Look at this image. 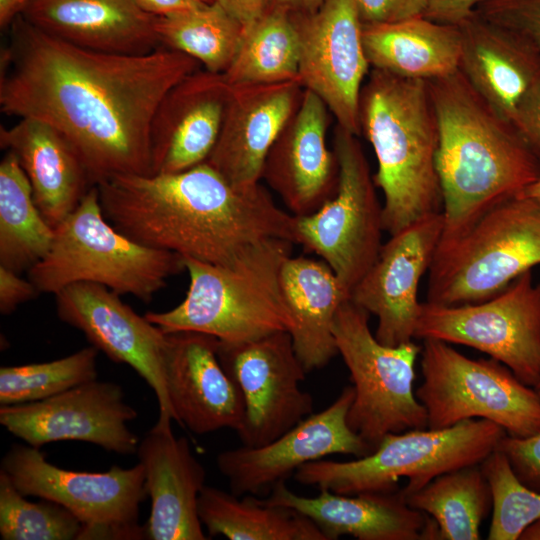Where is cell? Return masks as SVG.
Here are the masks:
<instances>
[{
    "instance_id": "29",
    "label": "cell",
    "mask_w": 540,
    "mask_h": 540,
    "mask_svg": "<svg viewBox=\"0 0 540 540\" xmlns=\"http://www.w3.org/2000/svg\"><path fill=\"white\" fill-rule=\"evenodd\" d=\"M280 287L300 362L307 373L323 368L338 354L334 319L350 292L323 260L292 255L282 265Z\"/></svg>"
},
{
    "instance_id": "38",
    "label": "cell",
    "mask_w": 540,
    "mask_h": 540,
    "mask_svg": "<svg viewBox=\"0 0 540 540\" xmlns=\"http://www.w3.org/2000/svg\"><path fill=\"white\" fill-rule=\"evenodd\" d=\"M492 492L489 540H517L540 519V492L524 485L506 456L494 450L481 464Z\"/></svg>"
},
{
    "instance_id": "22",
    "label": "cell",
    "mask_w": 540,
    "mask_h": 540,
    "mask_svg": "<svg viewBox=\"0 0 540 540\" xmlns=\"http://www.w3.org/2000/svg\"><path fill=\"white\" fill-rule=\"evenodd\" d=\"M299 79L231 86L218 140L205 162L236 186L257 184L266 157L297 109Z\"/></svg>"
},
{
    "instance_id": "41",
    "label": "cell",
    "mask_w": 540,
    "mask_h": 540,
    "mask_svg": "<svg viewBox=\"0 0 540 540\" xmlns=\"http://www.w3.org/2000/svg\"><path fill=\"white\" fill-rule=\"evenodd\" d=\"M363 24L392 23L422 16L429 0H354Z\"/></svg>"
},
{
    "instance_id": "45",
    "label": "cell",
    "mask_w": 540,
    "mask_h": 540,
    "mask_svg": "<svg viewBox=\"0 0 540 540\" xmlns=\"http://www.w3.org/2000/svg\"><path fill=\"white\" fill-rule=\"evenodd\" d=\"M242 26L244 31L265 12L268 0H216Z\"/></svg>"
},
{
    "instance_id": "24",
    "label": "cell",
    "mask_w": 540,
    "mask_h": 540,
    "mask_svg": "<svg viewBox=\"0 0 540 540\" xmlns=\"http://www.w3.org/2000/svg\"><path fill=\"white\" fill-rule=\"evenodd\" d=\"M172 423L156 424L140 440L137 454L145 471L151 513L144 525L149 540H206L198 500L206 471Z\"/></svg>"
},
{
    "instance_id": "18",
    "label": "cell",
    "mask_w": 540,
    "mask_h": 540,
    "mask_svg": "<svg viewBox=\"0 0 540 540\" xmlns=\"http://www.w3.org/2000/svg\"><path fill=\"white\" fill-rule=\"evenodd\" d=\"M354 396L353 386H346L327 408L310 414L275 440L219 453L216 464L231 492L237 496L261 494L304 464L333 454L356 458L371 454L372 448L347 423Z\"/></svg>"
},
{
    "instance_id": "12",
    "label": "cell",
    "mask_w": 540,
    "mask_h": 540,
    "mask_svg": "<svg viewBox=\"0 0 540 540\" xmlns=\"http://www.w3.org/2000/svg\"><path fill=\"white\" fill-rule=\"evenodd\" d=\"M335 194L315 212L295 217V239L317 254L350 292L378 258L382 247V206L357 136L337 125Z\"/></svg>"
},
{
    "instance_id": "48",
    "label": "cell",
    "mask_w": 540,
    "mask_h": 540,
    "mask_svg": "<svg viewBox=\"0 0 540 540\" xmlns=\"http://www.w3.org/2000/svg\"><path fill=\"white\" fill-rule=\"evenodd\" d=\"M29 0H0V25L6 27L20 16Z\"/></svg>"
},
{
    "instance_id": "11",
    "label": "cell",
    "mask_w": 540,
    "mask_h": 540,
    "mask_svg": "<svg viewBox=\"0 0 540 540\" xmlns=\"http://www.w3.org/2000/svg\"><path fill=\"white\" fill-rule=\"evenodd\" d=\"M0 471L24 496L50 500L72 512L83 526L80 540L146 539L144 526L138 524L147 496L140 462L105 472L73 471L48 462L39 448L13 444Z\"/></svg>"
},
{
    "instance_id": "31",
    "label": "cell",
    "mask_w": 540,
    "mask_h": 540,
    "mask_svg": "<svg viewBox=\"0 0 540 540\" xmlns=\"http://www.w3.org/2000/svg\"><path fill=\"white\" fill-rule=\"evenodd\" d=\"M198 514L211 537L230 540H328L321 529L297 511L205 485Z\"/></svg>"
},
{
    "instance_id": "1",
    "label": "cell",
    "mask_w": 540,
    "mask_h": 540,
    "mask_svg": "<svg viewBox=\"0 0 540 540\" xmlns=\"http://www.w3.org/2000/svg\"><path fill=\"white\" fill-rule=\"evenodd\" d=\"M2 52L1 111L43 121L60 132L91 183L153 174L151 129L163 98L197 70L192 57L158 47L143 54L82 48L22 15Z\"/></svg>"
},
{
    "instance_id": "47",
    "label": "cell",
    "mask_w": 540,
    "mask_h": 540,
    "mask_svg": "<svg viewBox=\"0 0 540 540\" xmlns=\"http://www.w3.org/2000/svg\"><path fill=\"white\" fill-rule=\"evenodd\" d=\"M323 0H268L267 7L283 9L290 14H309L315 12Z\"/></svg>"
},
{
    "instance_id": "3",
    "label": "cell",
    "mask_w": 540,
    "mask_h": 540,
    "mask_svg": "<svg viewBox=\"0 0 540 540\" xmlns=\"http://www.w3.org/2000/svg\"><path fill=\"white\" fill-rule=\"evenodd\" d=\"M436 112V157L444 218L441 239L463 232L494 204L540 178V160L458 69L428 80Z\"/></svg>"
},
{
    "instance_id": "6",
    "label": "cell",
    "mask_w": 540,
    "mask_h": 540,
    "mask_svg": "<svg viewBox=\"0 0 540 540\" xmlns=\"http://www.w3.org/2000/svg\"><path fill=\"white\" fill-rule=\"evenodd\" d=\"M54 231L50 250L28 271L39 293L55 295L87 282L148 303L168 278L185 270L180 255L139 244L109 223L96 185Z\"/></svg>"
},
{
    "instance_id": "35",
    "label": "cell",
    "mask_w": 540,
    "mask_h": 540,
    "mask_svg": "<svg viewBox=\"0 0 540 540\" xmlns=\"http://www.w3.org/2000/svg\"><path fill=\"white\" fill-rule=\"evenodd\" d=\"M155 30L165 47L192 57L214 73L227 70L244 32L216 1L185 13L156 17Z\"/></svg>"
},
{
    "instance_id": "2",
    "label": "cell",
    "mask_w": 540,
    "mask_h": 540,
    "mask_svg": "<svg viewBox=\"0 0 540 540\" xmlns=\"http://www.w3.org/2000/svg\"><path fill=\"white\" fill-rule=\"evenodd\" d=\"M96 186L118 231L182 258L228 266L267 239L296 244L295 216L260 182L233 185L207 162L177 173L116 175Z\"/></svg>"
},
{
    "instance_id": "15",
    "label": "cell",
    "mask_w": 540,
    "mask_h": 540,
    "mask_svg": "<svg viewBox=\"0 0 540 540\" xmlns=\"http://www.w3.org/2000/svg\"><path fill=\"white\" fill-rule=\"evenodd\" d=\"M293 18L302 86L322 99L337 125L360 135V95L370 64L355 1L323 0L315 12Z\"/></svg>"
},
{
    "instance_id": "52",
    "label": "cell",
    "mask_w": 540,
    "mask_h": 540,
    "mask_svg": "<svg viewBox=\"0 0 540 540\" xmlns=\"http://www.w3.org/2000/svg\"><path fill=\"white\" fill-rule=\"evenodd\" d=\"M537 388H540V386H539V387H537Z\"/></svg>"
},
{
    "instance_id": "51",
    "label": "cell",
    "mask_w": 540,
    "mask_h": 540,
    "mask_svg": "<svg viewBox=\"0 0 540 540\" xmlns=\"http://www.w3.org/2000/svg\"><path fill=\"white\" fill-rule=\"evenodd\" d=\"M201 1L207 4H211V3H214L216 0H201Z\"/></svg>"
},
{
    "instance_id": "49",
    "label": "cell",
    "mask_w": 540,
    "mask_h": 540,
    "mask_svg": "<svg viewBox=\"0 0 540 540\" xmlns=\"http://www.w3.org/2000/svg\"><path fill=\"white\" fill-rule=\"evenodd\" d=\"M519 540H540V519L529 525L522 532Z\"/></svg>"
},
{
    "instance_id": "17",
    "label": "cell",
    "mask_w": 540,
    "mask_h": 540,
    "mask_svg": "<svg viewBox=\"0 0 540 540\" xmlns=\"http://www.w3.org/2000/svg\"><path fill=\"white\" fill-rule=\"evenodd\" d=\"M55 297L59 319L84 333L92 346L112 361L133 368L155 393L157 421L172 423L174 415L165 382L168 334L103 285L74 283Z\"/></svg>"
},
{
    "instance_id": "5",
    "label": "cell",
    "mask_w": 540,
    "mask_h": 540,
    "mask_svg": "<svg viewBox=\"0 0 540 540\" xmlns=\"http://www.w3.org/2000/svg\"><path fill=\"white\" fill-rule=\"evenodd\" d=\"M293 244L267 239L228 266L183 258L189 275L183 301L168 311L144 316L166 333L198 332L224 342L289 332L292 319L282 296L280 273Z\"/></svg>"
},
{
    "instance_id": "20",
    "label": "cell",
    "mask_w": 540,
    "mask_h": 540,
    "mask_svg": "<svg viewBox=\"0 0 540 540\" xmlns=\"http://www.w3.org/2000/svg\"><path fill=\"white\" fill-rule=\"evenodd\" d=\"M328 112L322 99L305 89L265 160L262 178L295 217L315 212L336 192L338 162L327 146Z\"/></svg>"
},
{
    "instance_id": "39",
    "label": "cell",
    "mask_w": 540,
    "mask_h": 540,
    "mask_svg": "<svg viewBox=\"0 0 540 540\" xmlns=\"http://www.w3.org/2000/svg\"><path fill=\"white\" fill-rule=\"evenodd\" d=\"M474 11L520 35L540 51V0H483Z\"/></svg>"
},
{
    "instance_id": "30",
    "label": "cell",
    "mask_w": 540,
    "mask_h": 540,
    "mask_svg": "<svg viewBox=\"0 0 540 540\" xmlns=\"http://www.w3.org/2000/svg\"><path fill=\"white\" fill-rule=\"evenodd\" d=\"M363 46L375 69L402 77L431 80L459 69L458 25L416 16L392 23L363 24Z\"/></svg>"
},
{
    "instance_id": "9",
    "label": "cell",
    "mask_w": 540,
    "mask_h": 540,
    "mask_svg": "<svg viewBox=\"0 0 540 540\" xmlns=\"http://www.w3.org/2000/svg\"><path fill=\"white\" fill-rule=\"evenodd\" d=\"M369 313L351 298L337 310L333 334L355 391L347 413L351 430L374 451L385 435L426 429L427 412L413 384L421 346L380 343L369 327Z\"/></svg>"
},
{
    "instance_id": "37",
    "label": "cell",
    "mask_w": 540,
    "mask_h": 540,
    "mask_svg": "<svg viewBox=\"0 0 540 540\" xmlns=\"http://www.w3.org/2000/svg\"><path fill=\"white\" fill-rule=\"evenodd\" d=\"M0 471V535L3 540H80L82 523L50 500H26Z\"/></svg>"
},
{
    "instance_id": "8",
    "label": "cell",
    "mask_w": 540,
    "mask_h": 540,
    "mask_svg": "<svg viewBox=\"0 0 540 540\" xmlns=\"http://www.w3.org/2000/svg\"><path fill=\"white\" fill-rule=\"evenodd\" d=\"M540 264V202L516 195L484 211L463 232L440 239L428 270L427 302L488 300Z\"/></svg>"
},
{
    "instance_id": "36",
    "label": "cell",
    "mask_w": 540,
    "mask_h": 540,
    "mask_svg": "<svg viewBox=\"0 0 540 540\" xmlns=\"http://www.w3.org/2000/svg\"><path fill=\"white\" fill-rule=\"evenodd\" d=\"M98 352L91 345L48 362L1 367V406L41 401L97 379Z\"/></svg>"
},
{
    "instance_id": "43",
    "label": "cell",
    "mask_w": 540,
    "mask_h": 540,
    "mask_svg": "<svg viewBox=\"0 0 540 540\" xmlns=\"http://www.w3.org/2000/svg\"><path fill=\"white\" fill-rule=\"evenodd\" d=\"M37 288L30 280L19 273L0 265V312L11 314L16 308L38 294Z\"/></svg>"
},
{
    "instance_id": "28",
    "label": "cell",
    "mask_w": 540,
    "mask_h": 540,
    "mask_svg": "<svg viewBox=\"0 0 540 540\" xmlns=\"http://www.w3.org/2000/svg\"><path fill=\"white\" fill-rule=\"evenodd\" d=\"M0 145L17 157L45 220L56 228L94 186L68 140L49 124L19 118L0 128Z\"/></svg>"
},
{
    "instance_id": "33",
    "label": "cell",
    "mask_w": 540,
    "mask_h": 540,
    "mask_svg": "<svg viewBox=\"0 0 540 540\" xmlns=\"http://www.w3.org/2000/svg\"><path fill=\"white\" fill-rule=\"evenodd\" d=\"M404 497L411 508L432 517L440 540L480 539L481 523L493 504L480 464L441 474Z\"/></svg>"
},
{
    "instance_id": "4",
    "label": "cell",
    "mask_w": 540,
    "mask_h": 540,
    "mask_svg": "<svg viewBox=\"0 0 540 540\" xmlns=\"http://www.w3.org/2000/svg\"><path fill=\"white\" fill-rule=\"evenodd\" d=\"M360 125L376 159L390 236L443 209L436 157L439 130L428 80L373 68L360 95Z\"/></svg>"
},
{
    "instance_id": "7",
    "label": "cell",
    "mask_w": 540,
    "mask_h": 540,
    "mask_svg": "<svg viewBox=\"0 0 540 540\" xmlns=\"http://www.w3.org/2000/svg\"><path fill=\"white\" fill-rule=\"evenodd\" d=\"M506 435L498 424L468 419L444 429H412L384 436L369 455L351 461L320 459L304 464L295 480L318 489L353 495L394 492L408 479L403 495L416 492L437 476L481 464Z\"/></svg>"
},
{
    "instance_id": "16",
    "label": "cell",
    "mask_w": 540,
    "mask_h": 540,
    "mask_svg": "<svg viewBox=\"0 0 540 540\" xmlns=\"http://www.w3.org/2000/svg\"><path fill=\"white\" fill-rule=\"evenodd\" d=\"M137 418L120 385L97 379L31 403L4 405L0 424L28 445L57 441L95 444L121 455L137 452L139 439L127 423Z\"/></svg>"
},
{
    "instance_id": "50",
    "label": "cell",
    "mask_w": 540,
    "mask_h": 540,
    "mask_svg": "<svg viewBox=\"0 0 540 540\" xmlns=\"http://www.w3.org/2000/svg\"><path fill=\"white\" fill-rule=\"evenodd\" d=\"M520 195L532 198L540 202V178L526 187Z\"/></svg>"
},
{
    "instance_id": "34",
    "label": "cell",
    "mask_w": 540,
    "mask_h": 540,
    "mask_svg": "<svg viewBox=\"0 0 540 540\" xmlns=\"http://www.w3.org/2000/svg\"><path fill=\"white\" fill-rule=\"evenodd\" d=\"M299 58V35L293 15L267 7L243 32L236 55L223 74L231 86L296 80Z\"/></svg>"
},
{
    "instance_id": "42",
    "label": "cell",
    "mask_w": 540,
    "mask_h": 540,
    "mask_svg": "<svg viewBox=\"0 0 540 540\" xmlns=\"http://www.w3.org/2000/svg\"><path fill=\"white\" fill-rule=\"evenodd\" d=\"M511 121L540 160V80L521 98Z\"/></svg>"
},
{
    "instance_id": "26",
    "label": "cell",
    "mask_w": 540,
    "mask_h": 540,
    "mask_svg": "<svg viewBox=\"0 0 540 540\" xmlns=\"http://www.w3.org/2000/svg\"><path fill=\"white\" fill-rule=\"evenodd\" d=\"M21 15L40 30L86 49L143 54L160 43L156 17L135 0H29Z\"/></svg>"
},
{
    "instance_id": "19",
    "label": "cell",
    "mask_w": 540,
    "mask_h": 540,
    "mask_svg": "<svg viewBox=\"0 0 540 540\" xmlns=\"http://www.w3.org/2000/svg\"><path fill=\"white\" fill-rule=\"evenodd\" d=\"M443 228L441 212L391 235L353 288L351 300L378 319L375 337L380 343L398 346L413 340L421 306L419 282L430 268Z\"/></svg>"
},
{
    "instance_id": "44",
    "label": "cell",
    "mask_w": 540,
    "mask_h": 540,
    "mask_svg": "<svg viewBox=\"0 0 540 540\" xmlns=\"http://www.w3.org/2000/svg\"><path fill=\"white\" fill-rule=\"evenodd\" d=\"M483 0H429L424 17L446 24H459Z\"/></svg>"
},
{
    "instance_id": "21",
    "label": "cell",
    "mask_w": 540,
    "mask_h": 540,
    "mask_svg": "<svg viewBox=\"0 0 540 540\" xmlns=\"http://www.w3.org/2000/svg\"><path fill=\"white\" fill-rule=\"evenodd\" d=\"M168 334L165 382L174 421L203 435L243 424L242 397L217 354L218 339L198 332Z\"/></svg>"
},
{
    "instance_id": "14",
    "label": "cell",
    "mask_w": 540,
    "mask_h": 540,
    "mask_svg": "<svg viewBox=\"0 0 540 540\" xmlns=\"http://www.w3.org/2000/svg\"><path fill=\"white\" fill-rule=\"evenodd\" d=\"M218 358L243 401L237 432L243 446H263L313 413L311 394L301 389L307 373L288 331L242 342L218 341Z\"/></svg>"
},
{
    "instance_id": "27",
    "label": "cell",
    "mask_w": 540,
    "mask_h": 540,
    "mask_svg": "<svg viewBox=\"0 0 540 540\" xmlns=\"http://www.w3.org/2000/svg\"><path fill=\"white\" fill-rule=\"evenodd\" d=\"M459 70L502 116L511 120L524 94L540 80V51L474 10L459 24Z\"/></svg>"
},
{
    "instance_id": "23",
    "label": "cell",
    "mask_w": 540,
    "mask_h": 540,
    "mask_svg": "<svg viewBox=\"0 0 540 540\" xmlns=\"http://www.w3.org/2000/svg\"><path fill=\"white\" fill-rule=\"evenodd\" d=\"M231 85L223 73L196 70L172 87L152 122L153 174L207 160L218 140Z\"/></svg>"
},
{
    "instance_id": "46",
    "label": "cell",
    "mask_w": 540,
    "mask_h": 540,
    "mask_svg": "<svg viewBox=\"0 0 540 540\" xmlns=\"http://www.w3.org/2000/svg\"><path fill=\"white\" fill-rule=\"evenodd\" d=\"M145 12L155 17H167L185 13L207 4L201 0H135Z\"/></svg>"
},
{
    "instance_id": "25",
    "label": "cell",
    "mask_w": 540,
    "mask_h": 540,
    "mask_svg": "<svg viewBox=\"0 0 540 540\" xmlns=\"http://www.w3.org/2000/svg\"><path fill=\"white\" fill-rule=\"evenodd\" d=\"M263 500L287 507L311 519L328 540L349 535L359 540H434L438 526L427 514L411 508L401 490L353 495L319 489L313 497L275 484Z\"/></svg>"
},
{
    "instance_id": "32",
    "label": "cell",
    "mask_w": 540,
    "mask_h": 540,
    "mask_svg": "<svg viewBox=\"0 0 540 540\" xmlns=\"http://www.w3.org/2000/svg\"><path fill=\"white\" fill-rule=\"evenodd\" d=\"M54 234L17 157L6 151L0 163V265L28 272L46 256Z\"/></svg>"
},
{
    "instance_id": "10",
    "label": "cell",
    "mask_w": 540,
    "mask_h": 540,
    "mask_svg": "<svg viewBox=\"0 0 540 540\" xmlns=\"http://www.w3.org/2000/svg\"><path fill=\"white\" fill-rule=\"evenodd\" d=\"M423 381L417 399L429 429L486 419L518 438L540 431V395L496 359H472L449 343L424 339L420 352Z\"/></svg>"
},
{
    "instance_id": "13",
    "label": "cell",
    "mask_w": 540,
    "mask_h": 540,
    "mask_svg": "<svg viewBox=\"0 0 540 540\" xmlns=\"http://www.w3.org/2000/svg\"><path fill=\"white\" fill-rule=\"evenodd\" d=\"M414 338L477 349L536 389L540 386V282H534L530 270L482 302L421 303Z\"/></svg>"
},
{
    "instance_id": "40",
    "label": "cell",
    "mask_w": 540,
    "mask_h": 540,
    "mask_svg": "<svg viewBox=\"0 0 540 540\" xmlns=\"http://www.w3.org/2000/svg\"><path fill=\"white\" fill-rule=\"evenodd\" d=\"M540 395V388H536ZM497 450L508 459L517 478L527 487L540 492V431L525 438L505 435Z\"/></svg>"
}]
</instances>
